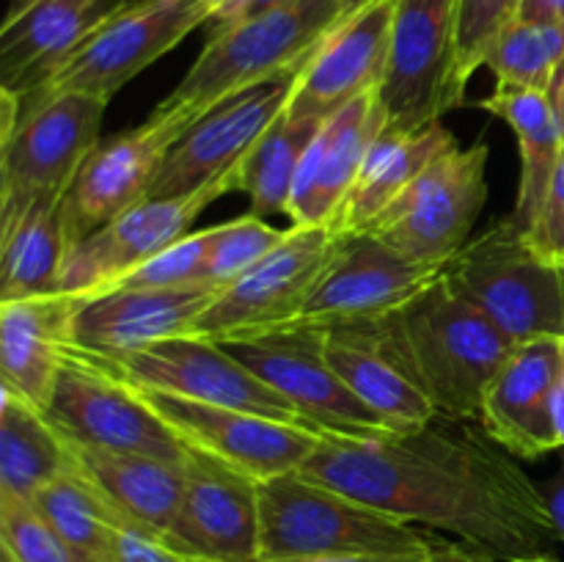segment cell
Masks as SVG:
<instances>
[{
    "instance_id": "b9f144b4",
    "label": "cell",
    "mask_w": 564,
    "mask_h": 562,
    "mask_svg": "<svg viewBox=\"0 0 564 562\" xmlns=\"http://www.w3.org/2000/svg\"><path fill=\"white\" fill-rule=\"evenodd\" d=\"M545 499H549L551 518H554L556 540H562V545H564V457L560 463V472L554 474L549 490H545Z\"/></svg>"
},
{
    "instance_id": "d4e9b609",
    "label": "cell",
    "mask_w": 564,
    "mask_h": 562,
    "mask_svg": "<svg viewBox=\"0 0 564 562\" xmlns=\"http://www.w3.org/2000/svg\"><path fill=\"white\" fill-rule=\"evenodd\" d=\"M130 0H39L9 11L0 31V83L25 94L69 50Z\"/></svg>"
},
{
    "instance_id": "9a60e30c",
    "label": "cell",
    "mask_w": 564,
    "mask_h": 562,
    "mask_svg": "<svg viewBox=\"0 0 564 562\" xmlns=\"http://www.w3.org/2000/svg\"><path fill=\"white\" fill-rule=\"evenodd\" d=\"M198 119L185 110L158 108L143 125L97 141L64 198L69 248L152 196L165 158Z\"/></svg>"
},
{
    "instance_id": "e575fe53",
    "label": "cell",
    "mask_w": 564,
    "mask_h": 562,
    "mask_svg": "<svg viewBox=\"0 0 564 562\" xmlns=\"http://www.w3.org/2000/svg\"><path fill=\"white\" fill-rule=\"evenodd\" d=\"M286 231L275 229L259 215H242V218L226 220V224L213 226V242H209L207 273L204 284L226 287L240 279L248 268L268 257Z\"/></svg>"
},
{
    "instance_id": "277c9868",
    "label": "cell",
    "mask_w": 564,
    "mask_h": 562,
    "mask_svg": "<svg viewBox=\"0 0 564 562\" xmlns=\"http://www.w3.org/2000/svg\"><path fill=\"white\" fill-rule=\"evenodd\" d=\"M341 20V0H286L215 31L187 75L158 105L204 116L246 88L301 69L319 39Z\"/></svg>"
},
{
    "instance_id": "484cf974",
    "label": "cell",
    "mask_w": 564,
    "mask_h": 562,
    "mask_svg": "<svg viewBox=\"0 0 564 562\" xmlns=\"http://www.w3.org/2000/svg\"><path fill=\"white\" fill-rule=\"evenodd\" d=\"M72 468L132 527L169 534L185 496V463L97 450L66 439Z\"/></svg>"
},
{
    "instance_id": "ab89813d",
    "label": "cell",
    "mask_w": 564,
    "mask_h": 562,
    "mask_svg": "<svg viewBox=\"0 0 564 562\" xmlns=\"http://www.w3.org/2000/svg\"><path fill=\"white\" fill-rule=\"evenodd\" d=\"M119 562H218L198 551L185 549L171 540L169 534H152L132 523H121L119 529Z\"/></svg>"
},
{
    "instance_id": "e0dca14e",
    "label": "cell",
    "mask_w": 564,
    "mask_h": 562,
    "mask_svg": "<svg viewBox=\"0 0 564 562\" xmlns=\"http://www.w3.org/2000/svg\"><path fill=\"white\" fill-rule=\"evenodd\" d=\"M191 452L226 463L257 483L301 472L319 444L317 430L237 408L135 389Z\"/></svg>"
},
{
    "instance_id": "4fadbf2b",
    "label": "cell",
    "mask_w": 564,
    "mask_h": 562,
    "mask_svg": "<svg viewBox=\"0 0 564 562\" xmlns=\"http://www.w3.org/2000/svg\"><path fill=\"white\" fill-rule=\"evenodd\" d=\"M336 246L339 235L328 226L286 229L284 240L268 257L215 295L198 317L196 334L235 339L292 325L334 259Z\"/></svg>"
},
{
    "instance_id": "ba28073f",
    "label": "cell",
    "mask_w": 564,
    "mask_h": 562,
    "mask_svg": "<svg viewBox=\"0 0 564 562\" xmlns=\"http://www.w3.org/2000/svg\"><path fill=\"white\" fill-rule=\"evenodd\" d=\"M488 160L485 141L466 149L455 143L361 235L378 237L419 262L449 264L471 240L474 224L488 202Z\"/></svg>"
},
{
    "instance_id": "60d3db41",
    "label": "cell",
    "mask_w": 564,
    "mask_h": 562,
    "mask_svg": "<svg viewBox=\"0 0 564 562\" xmlns=\"http://www.w3.org/2000/svg\"><path fill=\"white\" fill-rule=\"evenodd\" d=\"M430 556H433V562H505L501 556L490 554V551L479 549V545L463 543V540L455 538H444L438 532H433Z\"/></svg>"
},
{
    "instance_id": "1f68e13d",
    "label": "cell",
    "mask_w": 564,
    "mask_h": 562,
    "mask_svg": "<svg viewBox=\"0 0 564 562\" xmlns=\"http://www.w3.org/2000/svg\"><path fill=\"white\" fill-rule=\"evenodd\" d=\"M323 125L325 121L319 119H292L286 110H281L273 125L248 149L237 165V191L248 193L253 215L268 218L290 209L303 154Z\"/></svg>"
},
{
    "instance_id": "bcb514c9",
    "label": "cell",
    "mask_w": 564,
    "mask_h": 562,
    "mask_svg": "<svg viewBox=\"0 0 564 562\" xmlns=\"http://www.w3.org/2000/svg\"><path fill=\"white\" fill-rule=\"evenodd\" d=\"M554 102H556V110H560V119H562V132H564V75H562L560 86H556V91H554Z\"/></svg>"
},
{
    "instance_id": "8d00e7d4",
    "label": "cell",
    "mask_w": 564,
    "mask_h": 562,
    "mask_svg": "<svg viewBox=\"0 0 564 562\" xmlns=\"http://www.w3.org/2000/svg\"><path fill=\"white\" fill-rule=\"evenodd\" d=\"M523 0H460L457 17V91L466 97L468 80L485 66L490 44L518 20Z\"/></svg>"
},
{
    "instance_id": "ac0fdd59",
    "label": "cell",
    "mask_w": 564,
    "mask_h": 562,
    "mask_svg": "<svg viewBox=\"0 0 564 562\" xmlns=\"http://www.w3.org/2000/svg\"><path fill=\"white\" fill-rule=\"evenodd\" d=\"M391 20L394 0H372L341 17L297 69L286 116L325 121L361 94L378 91L389 69Z\"/></svg>"
},
{
    "instance_id": "7a4b0ae2",
    "label": "cell",
    "mask_w": 564,
    "mask_h": 562,
    "mask_svg": "<svg viewBox=\"0 0 564 562\" xmlns=\"http://www.w3.org/2000/svg\"><path fill=\"white\" fill-rule=\"evenodd\" d=\"M358 328L433 400L441 419L477 422L512 345L455 281L441 275L400 312Z\"/></svg>"
},
{
    "instance_id": "f1b7e54d",
    "label": "cell",
    "mask_w": 564,
    "mask_h": 562,
    "mask_svg": "<svg viewBox=\"0 0 564 562\" xmlns=\"http://www.w3.org/2000/svg\"><path fill=\"white\" fill-rule=\"evenodd\" d=\"M479 108L499 116L512 127L521 154V180H518L512 218L523 231L538 215L545 191L554 180L564 154V132L556 102L551 94L532 88H499L479 102Z\"/></svg>"
},
{
    "instance_id": "8992f818",
    "label": "cell",
    "mask_w": 564,
    "mask_h": 562,
    "mask_svg": "<svg viewBox=\"0 0 564 562\" xmlns=\"http://www.w3.org/2000/svg\"><path fill=\"white\" fill-rule=\"evenodd\" d=\"M209 22L207 0H130L64 55L20 105L77 91L110 99L132 77Z\"/></svg>"
},
{
    "instance_id": "8fae6325",
    "label": "cell",
    "mask_w": 564,
    "mask_h": 562,
    "mask_svg": "<svg viewBox=\"0 0 564 562\" xmlns=\"http://www.w3.org/2000/svg\"><path fill=\"white\" fill-rule=\"evenodd\" d=\"M215 342H220L270 389L290 400L303 422L319 435L378 439V435L394 433L336 375V369L325 358L319 328L286 325V328Z\"/></svg>"
},
{
    "instance_id": "7c38bea8",
    "label": "cell",
    "mask_w": 564,
    "mask_h": 562,
    "mask_svg": "<svg viewBox=\"0 0 564 562\" xmlns=\"http://www.w3.org/2000/svg\"><path fill=\"white\" fill-rule=\"evenodd\" d=\"M231 191H237V169L185 196L143 198L66 251L58 275V295L88 301L113 290L127 273L158 257L180 237L191 235L187 229L193 220Z\"/></svg>"
},
{
    "instance_id": "44dd1931",
    "label": "cell",
    "mask_w": 564,
    "mask_h": 562,
    "mask_svg": "<svg viewBox=\"0 0 564 562\" xmlns=\"http://www.w3.org/2000/svg\"><path fill=\"white\" fill-rule=\"evenodd\" d=\"M564 372L562 339H534L507 356L482 397L479 428L516 457L560 450L554 395Z\"/></svg>"
},
{
    "instance_id": "7dc6e473",
    "label": "cell",
    "mask_w": 564,
    "mask_h": 562,
    "mask_svg": "<svg viewBox=\"0 0 564 562\" xmlns=\"http://www.w3.org/2000/svg\"><path fill=\"white\" fill-rule=\"evenodd\" d=\"M372 3V0H341V17L345 14H352V11H358L361 6Z\"/></svg>"
},
{
    "instance_id": "5b68a950",
    "label": "cell",
    "mask_w": 564,
    "mask_h": 562,
    "mask_svg": "<svg viewBox=\"0 0 564 562\" xmlns=\"http://www.w3.org/2000/svg\"><path fill=\"white\" fill-rule=\"evenodd\" d=\"M446 275L512 345L564 339V264L534 253L512 215L471 237Z\"/></svg>"
},
{
    "instance_id": "7bdbcfd3",
    "label": "cell",
    "mask_w": 564,
    "mask_h": 562,
    "mask_svg": "<svg viewBox=\"0 0 564 562\" xmlns=\"http://www.w3.org/2000/svg\"><path fill=\"white\" fill-rule=\"evenodd\" d=\"M518 17L538 22H564V0H523Z\"/></svg>"
},
{
    "instance_id": "9c48e42d",
    "label": "cell",
    "mask_w": 564,
    "mask_h": 562,
    "mask_svg": "<svg viewBox=\"0 0 564 562\" xmlns=\"http://www.w3.org/2000/svg\"><path fill=\"white\" fill-rule=\"evenodd\" d=\"M110 99L55 94L20 105L17 127L0 149V213L64 202L88 152L97 147Z\"/></svg>"
},
{
    "instance_id": "f546056e",
    "label": "cell",
    "mask_w": 564,
    "mask_h": 562,
    "mask_svg": "<svg viewBox=\"0 0 564 562\" xmlns=\"http://www.w3.org/2000/svg\"><path fill=\"white\" fill-rule=\"evenodd\" d=\"M66 251L64 202L0 213V303L55 295Z\"/></svg>"
},
{
    "instance_id": "ee69618b",
    "label": "cell",
    "mask_w": 564,
    "mask_h": 562,
    "mask_svg": "<svg viewBox=\"0 0 564 562\" xmlns=\"http://www.w3.org/2000/svg\"><path fill=\"white\" fill-rule=\"evenodd\" d=\"M430 545H433V543H430ZM284 562H433V556H430V554H422V556L356 554V556H314V560H284Z\"/></svg>"
},
{
    "instance_id": "836d02e7",
    "label": "cell",
    "mask_w": 564,
    "mask_h": 562,
    "mask_svg": "<svg viewBox=\"0 0 564 562\" xmlns=\"http://www.w3.org/2000/svg\"><path fill=\"white\" fill-rule=\"evenodd\" d=\"M499 88H532L554 97L564 75V22L512 20L485 55Z\"/></svg>"
},
{
    "instance_id": "f35d334b",
    "label": "cell",
    "mask_w": 564,
    "mask_h": 562,
    "mask_svg": "<svg viewBox=\"0 0 564 562\" xmlns=\"http://www.w3.org/2000/svg\"><path fill=\"white\" fill-rule=\"evenodd\" d=\"M523 240L534 253H540L549 262L564 264V154L549 191H545L538 215L529 224V229L523 231Z\"/></svg>"
},
{
    "instance_id": "30bf717a",
    "label": "cell",
    "mask_w": 564,
    "mask_h": 562,
    "mask_svg": "<svg viewBox=\"0 0 564 562\" xmlns=\"http://www.w3.org/2000/svg\"><path fill=\"white\" fill-rule=\"evenodd\" d=\"M457 17L460 0H394L389 69L378 88L386 130H424L466 102L455 77Z\"/></svg>"
},
{
    "instance_id": "f6af8a7d",
    "label": "cell",
    "mask_w": 564,
    "mask_h": 562,
    "mask_svg": "<svg viewBox=\"0 0 564 562\" xmlns=\"http://www.w3.org/2000/svg\"><path fill=\"white\" fill-rule=\"evenodd\" d=\"M505 562H562L556 560L551 551H540V554H527V556H512V560H505Z\"/></svg>"
},
{
    "instance_id": "7402d4cb",
    "label": "cell",
    "mask_w": 564,
    "mask_h": 562,
    "mask_svg": "<svg viewBox=\"0 0 564 562\" xmlns=\"http://www.w3.org/2000/svg\"><path fill=\"white\" fill-rule=\"evenodd\" d=\"M224 287L196 284L171 290L102 292L77 301L72 320V347L91 356H116L169 336L196 334V323Z\"/></svg>"
},
{
    "instance_id": "52a82bcc",
    "label": "cell",
    "mask_w": 564,
    "mask_h": 562,
    "mask_svg": "<svg viewBox=\"0 0 564 562\" xmlns=\"http://www.w3.org/2000/svg\"><path fill=\"white\" fill-rule=\"evenodd\" d=\"M75 353L132 389L165 391L185 400L237 408V411L308 428L290 400L270 389L246 364L237 361L220 342L209 336H169V339H158L147 347L116 353V356Z\"/></svg>"
},
{
    "instance_id": "3957f363",
    "label": "cell",
    "mask_w": 564,
    "mask_h": 562,
    "mask_svg": "<svg viewBox=\"0 0 564 562\" xmlns=\"http://www.w3.org/2000/svg\"><path fill=\"white\" fill-rule=\"evenodd\" d=\"M433 529L400 521L301 472L259 483V562L314 556H422Z\"/></svg>"
},
{
    "instance_id": "4316f807",
    "label": "cell",
    "mask_w": 564,
    "mask_h": 562,
    "mask_svg": "<svg viewBox=\"0 0 564 562\" xmlns=\"http://www.w3.org/2000/svg\"><path fill=\"white\" fill-rule=\"evenodd\" d=\"M455 143V136L441 121L413 132H380L330 229L336 235L367 231L413 185V180Z\"/></svg>"
},
{
    "instance_id": "ffe728a7",
    "label": "cell",
    "mask_w": 564,
    "mask_h": 562,
    "mask_svg": "<svg viewBox=\"0 0 564 562\" xmlns=\"http://www.w3.org/2000/svg\"><path fill=\"white\" fill-rule=\"evenodd\" d=\"M191 452V450H187ZM185 496L169 538L218 562L259 560V483L191 452Z\"/></svg>"
},
{
    "instance_id": "d6a6232c",
    "label": "cell",
    "mask_w": 564,
    "mask_h": 562,
    "mask_svg": "<svg viewBox=\"0 0 564 562\" xmlns=\"http://www.w3.org/2000/svg\"><path fill=\"white\" fill-rule=\"evenodd\" d=\"M33 505L53 523L75 562H119V529L124 518L72 468L44 485Z\"/></svg>"
},
{
    "instance_id": "c3c4849f",
    "label": "cell",
    "mask_w": 564,
    "mask_h": 562,
    "mask_svg": "<svg viewBox=\"0 0 564 562\" xmlns=\"http://www.w3.org/2000/svg\"><path fill=\"white\" fill-rule=\"evenodd\" d=\"M562 356H564V339H562ZM562 378H564V372H562Z\"/></svg>"
},
{
    "instance_id": "6da1fadb",
    "label": "cell",
    "mask_w": 564,
    "mask_h": 562,
    "mask_svg": "<svg viewBox=\"0 0 564 562\" xmlns=\"http://www.w3.org/2000/svg\"><path fill=\"white\" fill-rule=\"evenodd\" d=\"M301 474L501 560L540 554L556 540L543 490L468 422L438 417L378 439L319 435Z\"/></svg>"
},
{
    "instance_id": "83f0119b",
    "label": "cell",
    "mask_w": 564,
    "mask_h": 562,
    "mask_svg": "<svg viewBox=\"0 0 564 562\" xmlns=\"http://www.w3.org/2000/svg\"><path fill=\"white\" fill-rule=\"evenodd\" d=\"M325 358L347 389L394 433L438 419L433 400L358 325L323 331Z\"/></svg>"
},
{
    "instance_id": "603a6c76",
    "label": "cell",
    "mask_w": 564,
    "mask_h": 562,
    "mask_svg": "<svg viewBox=\"0 0 564 562\" xmlns=\"http://www.w3.org/2000/svg\"><path fill=\"white\" fill-rule=\"evenodd\" d=\"M383 130L386 116L378 91L361 94L325 119L297 169L286 209L292 226H334L369 149Z\"/></svg>"
},
{
    "instance_id": "d6986e66",
    "label": "cell",
    "mask_w": 564,
    "mask_h": 562,
    "mask_svg": "<svg viewBox=\"0 0 564 562\" xmlns=\"http://www.w3.org/2000/svg\"><path fill=\"white\" fill-rule=\"evenodd\" d=\"M297 69L246 88L207 110L165 158L149 198H174L237 169L275 116L286 108Z\"/></svg>"
},
{
    "instance_id": "2e32d148",
    "label": "cell",
    "mask_w": 564,
    "mask_h": 562,
    "mask_svg": "<svg viewBox=\"0 0 564 562\" xmlns=\"http://www.w3.org/2000/svg\"><path fill=\"white\" fill-rule=\"evenodd\" d=\"M444 270L446 264L419 262L372 235H339L334 259L292 325L330 331L375 323L422 295Z\"/></svg>"
},
{
    "instance_id": "cb8c5ba5",
    "label": "cell",
    "mask_w": 564,
    "mask_h": 562,
    "mask_svg": "<svg viewBox=\"0 0 564 562\" xmlns=\"http://www.w3.org/2000/svg\"><path fill=\"white\" fill-rule=\"evenodd\" d=\"M77 298L42 295L0 303V386L47 408L66 353Z\"/></svg>"
},
{
    "instance_id": "4dcf8cb0",
    "label": "cell",
    "mask_w": 564,
    "mask_h": 562,
    "mask_svg": "<svg viewBox=\"0 0 564 562\" xmlns=\"http://www.w3.org/2000/svg\"><path fill=\"white\" fill-rule=\"evenodd\" d=\"M72 472L69 444L42 408L0 386V496L31 499Z\"/></svg>"
},
{
    "instance_id": "74e56055",
    "label": "cell",
    "mask_w": 564,
    "mask_h": 562,
    "mask_svg": "<svg viewBox=\"0 0 564 562\" xmlns=\"http://www.w3.org/2000/svg\"><path fill=\"white\" fill-rule=\"evenodd\" d=\"M209 242H213V226L180 237L169 248H163L158 257H152L141 268L127 273L113 290H121V287H135V290H171V287L204 284Z\"/></svg>"
},
{
    "instance_id": "5bb4252c",
    "label": "cell",
    "mask_w": 564,
    "mask_h": 562,
    "mask_svg": "<svg viewBox=\"0 0 564 562\" xmlns=\"http://www.w3.org/2000/svg\"><path fill=\"white\" fill-rule=\"evenodd\" d=\"M44 417L64 439L124 455L185 463L187 446L132 386L110 378L69 347Z\"/></svg>"
},
{
    "instance_id": "d590c367",
    "label": "cell",
    "mask_w": 564,
    "mask_h": 562,
    "mask_svg": "<svg viewBox=\"0 0 564 562\" xmlns=\"http://www.w3.org/2000/svg\"><path fill=\"white\" fill-rule=\"evenodd\" d=\"M0 562H75L31 499L0 496Z\"/></svg>"
}]
</instances>
